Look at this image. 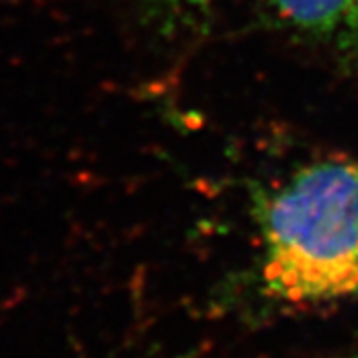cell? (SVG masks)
I'll use <instances>...</instances> for the list:
<instances>
[{
    "instance_id": "1",
    "label": "cell",
    "mask_w": 358,
    "mask_h": 358,
    "mask_svg": "<svg viewBox=\"0 0 358 358\" xmlns=\"http://www.w3.org/2000/svg\"><path fill=\"white\" fill-rule=\"evenodd\" d=\"M261 294L317 307L358 293V159L310 162L257 189Z\"/></svg>"
},
{
    "instance_id": "2",
    "label": "cell",
    "mask_w": 358,
    "mask_h": 358,
    "mask_svg": "<svg viewBox=\"0 0 358 358\" xmlns=\"http://www.w3.org/2000/svg\"><path fill=\"white\" fill-rule=\"evenodd\" d=\"M282 24L358 58V0H267Z\"/></svg>"
},
{
    "instance_id": "3",
    "label": "cell",
    "mask_w": 358,
    "mask_h": 358,
    "mask_svg": "<svg viewBox=\"0 0 358 358\" xmlns=\"http://www.w3.org/2000/svg\"><path fill=\"white\" fill-rule=\"evenodd\" d=\"M217 0H136L141 18L162 34L203 22Z\"/></svg>"
},
{
    "instance_id": "4",
    "label": "cell",
    "mask_w": 358,
    "mask_h": 358,
    "mask_svg": "<svg viewBox=\"0 0 358 358\" xmlns=\"http://www.w3.org/2000/svg\"><path fill=\"white\" fill-rule=\"evenodd\" d=\"M343 358H358V348H357V350H352V352H348V355H346V357H343Z\"/></svg>"
}]
</instances>
